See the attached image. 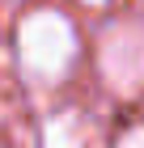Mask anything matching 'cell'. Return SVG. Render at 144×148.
<instances>
[{
	"label": "cell",
	"mask_w": 144,
	"mask_h": 148,
	"mask_svg": "<svg viewBox=\"0 0 144 148\" xmlns=\"http://www.w3.org/2000/svg\"><path fill=\"white\" fill-rule=\"evenodd\" d=\"M47 148H81V119L76 114H59L47 127Z\"/></svg>",
	"instance_id": "3"
},
{
	"label": "cell",
	"mask_w": 144,
	"mask_h": 148,
	"mask_svg": "<svg viewBox=\"0 0 144 148\" xmlns=\"http://www.w3.org/2000/svg\"><path fill=\"white\" fill-rule=\"evenodd\" d=\"M17 47H21V64H25V72H30V76H38V80H55L59 72L72 64L76 34H72V25H68L59 13L43 9V13H30V17L21 21Z\"/></svg>",
	"instance_id": "1"
},
{
	"label": "cell",
	"mask_w": 144,
	"mask_h": 148,
	"mask_svg": "<svg viewBox=\"0 0 144 148\" xmlns=\"http://www.w3.org/2000/svg\"><path fill=\"white\" fill-rule=\"evenodd\" d=\"M102 76L123 93L144 85V25L140 21H119L106 30V38H102Z\"/></svg>",
	"instance_id": "2"
},
{
	"label": "cell",
	"mask_w": 144,
	"mask_h": 148,
	"mask_svg": "<svg viewBox=\"0 0 144 148\" xmlns=\"http://www.w3.org/2000/svg\"><path fill=\"white\" fill-rule=\"evenodd\" d=\"M85 4H98V0H85Z\"/></svg>",
	"instance_id": "5"
},
{
	"label": "cell",
	"mask_w": 144,
	"mask_h": 148,
	"mask_svg": "<svg viewBox=\"0 0 144 148\" xmlns=\"http://www.w3.org/2000/svg\"><path fill=\"white\" fill-rule=\"evenodd\" d=\"M119 148H144V127H136V131H127V136L119 140Z\"/></svg>",
	"instance_id": "4"
}]
</instances>
